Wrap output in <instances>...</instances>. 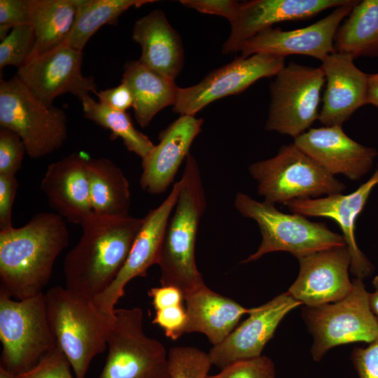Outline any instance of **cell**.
Listing matches in <instances>:
<instances>
[{"instance_id": "cell-42", "label": "cell", "mask_w": 378, "mask_h": 378, "mask_svg": "<svg viewBox=\"0 0 378 378\" xmlns=\"http://www.w3.org/2000/svg\"><path fill=\"white\" fill-rule=\"evenodd\" d=\"M96 95L99 103L115 111L127 112V109L133 106L132 93L123 82L116 87L100 90Z\"/></svg>"}, {"instance_id": "cell-24", "label": "cell", "mask_w": 378, "mask_h": 378, "mask_svg": "<svg viewBox=\"0 0 378 378\" xmlns=\"http://www.w3.org/2000/svg\"><path fill=\"white\" fill-rule=\"evenodd\" d=\"M132 38L141 46L139 60L144 64L175 80L183 68V47L180 36L163 11L154 10L138 19Z\"/></svg>"}, {"instance_id": "cell-19", "label": "cell", "mask_w": 378, "mask_h": 378, "mask_svg": "<svg viewBox=\"0 0 378 378\" xmlns=\"http://www.w3.org/2000/svg\"><path fill=\"white\" fill-rule=\"evenodd\" d=\"M293 143L332 176L342 174L352 181L367 174L378 155L375 148L354 141L338 125L311 128Z\"/></svg>"}, {"instance_id": "cell-16", "label": "cell", "mask_w": 378, "mask_h": 378, "mask_svg": "<svg viewBox=\"0 0 378 378\" xmlns=\"http://www.w3.org/2000/svg\"><path fill=\"white\" fill-rule=\"evenodd\" d=\"M298 275L287 293L307 307L337 302L351 290V256L346 246L329 248L297 258Z\"/></svg>"}, {"instance_id": "cell-35", "label": "cell", "mask_w": 378, "mask_h": 378, "mask_svg": "<svg viewBox=\"0 0 378 378\" xmlns=\"http://www.w3.org/2000/svg\"><path fill=\"white\" fill-rule=\"evenodd\" d=\"M25 145L22 139L13 130L0 129V175H15L21 169Z\"/></svg>"}, {"instance_id": "cell-39", "label": "cell", "mask_w": 378, "mask_h": 378, "mask_svg": "<svg viewBox=\"0 0 378 378\" xmlns=\"http://www.w3.org/2000/svg\"><path fill=\"white\" fill-rule=\"evenodd\" d=\"M351 360L358 378H378V335L364 348H356Z\"/></svg>"}, {"instance_id": "cell-3", "label": "cell", "mask_w": 378, "mask_h": 378, "mask_svg": "<svg viewBox=\"0 0 378 378\" xmlns=\"http://www.w3.org/2000/svg\"><path fill=\"white\" fill-rule=\"evenodd\" d=\"M179 182L157 265L160 286H174L185 295L205 285L196 265L195 242L206 199L199 165L190 153Z\"/></svg>"}, {"instance_id": "cell-46", "label": "cell", "mask_w": 378, "mask_h": 378, "mask_svg": "<svg viewBox=\"0 0 378 378\" xmlns=\"http://www.w3.org/2000/svg\"><path fill=\"white\" fill-rule=\"evenodd\" d=\"M0 378H16L14 375L6 371L3 367L0 366Z\"/></svg>"}, {"instance_id": "cell-10", "label": "cell", "mask_w": 378, "mask_h": 378, "mask_svg": "<svg viewBox=\"0 0 378 378\" xmlns=\"http://www.w3.org/2000/svg\"><path fill=\"white\" fill-rule=\"evenodd\" d=\"M351 292L344 298L316 307H305L302 316L313 337L312 358L320 361L332 348L365 342L378 335V322L371 311L369 292L363 279L353 281Z\"/></svg>"}, {"instance_id": "cell-30", "label": "cell", "mask_w": 378, "mask_h": 378, "mask_svg": "<svg viewBox=\"0 0 378 378\" xmlns=\"http://www.w3.org/2000/svg\"><path fill=\"white\" fill-rule=\"evenodd\" d=\"M154 0H77L73 27L64 43L82 50L92 35L105 24L116 25L118 18L132 7Z\"/></svg>"}, {"instance_id": "cell-43", "label": "cell", "mask_w": 378, "mask_h": 378, "mask_svg": "<svg viewBox=\"0 0 378 378\" xmlns=\"http://www.w3.org/2000/svg\"><path fill=\"white\" fill-rule=\"evenodd\" d=\"M148 295L152 299L155 310L183 304L184 295L181 290L171 286H160L148 290Z\"/></svg>"}, {"instance_id": "cell-11", "label": "cell", "mask_w": 378, "mask_h": 378, "mask_svg": "<svg viewBox=\"0 0 378 378\" xmlns=\"http://www.w3.org/2000/svg\"><path fill=\"white\" fill-rule=\"evenodd\" d=\"M326 80L321 67L290 62L270 83L271 102L265 129L294 139L318 118L321 89Z\"/></svg>"}, {"instance_id": "cell-38", "label": "cell", "mask_w": 378, "mask_h": 378, "mask_svg": "<svg viewBox=\"0 0 378 378\" xmlns=\"http://www.w3.org/2000/svg\"><path fill=\"white\" fill-rule=\"evenodd\" d=\"M187 322L186 307L183 304L156 310L153 323L159 326L165 335L175 340L185 334Z\"/></svg>"}, {"instance_id": "cell-15", "label": "cell", "mask_w": 378, "mask_h": 378, "mask_svg": "<svg viewBox=\"0 0 378 378\" xmlns=\"http://www.w3.org/2000/svg\"><path fill=\"white\" fill-rule=\"evenodd\" d=\"M358 1L349 0L326 17L309 26L293 30L268 28L248 39L240 46L242 57L266 53L286 57L302 55L323 61L335 52L334 39L341 22Z\"/></svg>"}, {"instance_id": "cell-14", "label": "cell", "mask_w": 378, "mask_h": 378, "mask_svg": "<svg viewBox=\"0 0 378 378\" xmlns=\"http://www.w3.org/2000/svg\"><path fill=\"white\" fill-rule=\"evenodd\" d=\"M180 188L179 181L164 201L150 210L134 240L127 258L111 284L93 299L103 312L113 315L115 305L124 295L127 284L137 276H145L147 270L158 263L166 228L176 205Z\"/></svg>"}, {"instance_id": "cell-13", "label": "cell", "mask_w": 378, "mask_h": 378, "mask_svg": "<svg viewBox=\"0 0 378 378\" xmlns=\"http://www.w3.org/2000/svg\"><path fill=\"white\" fill-rule=\"evenodd\" d=\"M83 53L65 43L31 58L18 69L16 76L44 105L51 107L62 94L71 93L80 100L97 87L92 76L82 72Z\"/></svg>"}, {"instance_id": "cell-31", "label": "cell", "mask_w": 378, "mask_h": 378, "mask_svg": "<svg viewBox=\"0 0 378 378\" xmlns=\"http://www.w3.org/2000/svg\"><path fill=\"white\" fill-rule=\"evenodd\" d=\"M84 116L111 132V139L120 138L126 148L142 159L153 149L155 145L144 134L136 130L127 112L111 109L89 95L81 100Z\"/></svg>"}, {"instance_id": "cell-20", "label": "cell", "mask_w": 378, "mask_h": 378, "mask_svg": "<svg viewBox=\"0 0 378 378\" xmlns=\"http://www.w3.org/2000/svg\"><path fill=\"white\" fill-rule=\"evenodd\" d=\"M349 0H252L239 3L231 31L222 52H238L240 46L257 34L284 21L303 20Z\"/></svg>"}, {"instance_id": "cell-17", "label": "cell", "mask_w": 378, "mask_h": 378, "mask_svg": "<svg viewBox=\"0 0 378 378\" xmlns=\"http://www.w3.org/2000/svg\"><path fill=\"white\" fill-rule=\"evenodd\" d=\"M302 304L287 292L253 307L248 317L209 354L212 365L223 368L234 362L262 356L282 319Z\"/></svg>"}, {"instance_id": "cell-32", "label": "cell", "mask_w": 378, "mask_h": 378, "mask_svg": "<svg viewBox=\"0 0 378 378\" xmlns=\"http://www.w3.org/2000/svg\"><path fill=\"white\" fill-rule=\"evenodd\" d=\"M212 365L208 353L190 346H176L168 351L169 378H207Z\"/></svg>"}, {"instance_id": "cell-8", "label": "cell", "mask_w": 378, "mask_h": 378, "mask_svg": "<svg viewBox=\"0 0 378 378\" xmlns=\"http://www.w3.org/2000/svg\"><path fill=\"white\" fill-rule=\"evenodd\" d=\"M0 125L15 132L33 159L48 155L67 138L64 110L37 99L15 75L0 82Z\"/></svg>"}, {"instance_id": "cell-22", "label": "cell", "mask_w": 378, "mask_h": 378, "mask_svg": "<svg viewBox=\"0 0 378 378\" xmlns=\"http://www.w3.org/2000/svg\"><path fill=\"white\" fill-rule=\"evenodd\" d=\"M203 120L192 115H180L159 135V143L141 160L139 183L150 195L164 193L173 183L190 148L200 133Z\"/></svg>"}, {"instance_id": "cell-37", "label": "cell", "mask_w": 378, "mask_h": 378, "mask_svg": "<svg viewBox=\"0 0 378 378\" xmlns=\"http://www.w3.org/2000/svg\"><path fill=\"white\" fill-rule=\"evenodd\" d=\"M25 24H29L28 0H0L1 41L13 28Z\"/></svg>"}, {"instance_id": "cell-41", "label": "cell", "mask_w": 378, "mask_h": 378, "mask_svg": "<svg viewBox=\"0 0 378 378\" xmlns=\"http://www.w3.org/2000/svg\"><path fill=\"white\" fill-rule=\"evenodd\" d=\"M181 4L200 13L216 15L232 22L237 14L239 2L233 0H182Z\"/></svg>"}, {"instance_id": "cell-29", "label": "cell", "mask_w": 378, "mask_h": 378, "mask_svg": "<svg viewBox=\"0 0 378 378\" xmlns=\"http://www.w3.org/2000/svg\"><path fill=\"white\" fill-rule=\"evenodd\" d=\"M335 52L359 57H378V0L358 1L338 27Z\"/></svg>"}, {"instance_id": "cell-5", "label": "cell", "mask_w": 378, "mask_h": 378, "mask_svg": "<svg viewBox=\"0 0 378 378\" xmlns=\"http://www.w3.org/2000/svg\"><path fill=\"white\" fill-rule=\"evenodd\" d=\"M234 206L242 216L257 223L262 236L257 251L242 263L255 261L272 252L286 251L298 258L346 246L342 234L330 230L325 223L312 222L298 214L283 213L274 204L256 201L245 193L236 195Z\"/></svg>"}, {"instance_id": "cell-12", "label": "cell", "mask_w": 378, "mask_h": 378, "mask_svg": "<svg viewBox=\"0 0 378 378\" xmlns=\"http://www.w3.org/2000/svg\"><path fill=\"white\" fill-rule=\"evenodd\" d=\"M285 66V57L257 53L235 58L207 74L192 86L179 88L173 111L192 115L211 102L244 91L262 78L275 76Z\"/></svg>"}, {"instance_id": "cell-21", "label": "cell", "mask_w": 378, "mask_h": 378, "mask_svg": "<svg viewBox=\"0 0 378 378\" xmlns=\"http://www.w3.org/2000/svg\"><path fill=\"white\" fill-rule=\"evenodd\" d=\"M89 157L69 154L48 165L41 189L49 206L66 221L81 225L93 213L88 175Z\"/></svg>"}, {"instance_id": "cell-36", "label": "cell", "mask_w": 378, "mask_h": 378, "mask_svg": "<svg viewBox=\"0 0 378 378\" xmlns=\"http://www.w3.org/2000/svg\"><path fill=\"white\" fill-rule=\"evenodd\" d=\"M71 366L63 351L57 346L30 370L16 378H74Z\"/></svg>"}, {"instance_id": "cell-1", "label": "cell", "mask_w": 378, "mask_h": 378, "mask_svg": "<svg viewBox=\"0 0 378 378\" xmlns=\"http://www.w3.org/2000/svg\"><path fill=\"white\" fill-rule=\"evenodd\" d=\"M66 220L40 212L20 227L0 231V294L22 300L43 293L69 242Z\"/></svg>"}, {"instance_id": "cell-23", "label": "cell", "mask_w": 378, "mask_h": 378, "mask_svg": "<svg viewBox=\"0 0 378 378\" xmlns=\"http://www.w3.org/2000/svg\"><path fill=\"white\" fill-rule=\"evenodd\" d=\"M354 60L335 52L321 61L326 87L318 119L324 126H342L366 104L368 74L358 69Z\"/></svg>"}, {"instance_id": "cell-4", "label": "cell", "mask_w": 378, "mask_h": 378, "mask_svg": "<svg viewBox=\"0 0 378 378\" xmlns=\"http://www.w3.org/2000/svg\"><path fill=\"white\" fill-rule=\"evenodd\" d=\"M45 297L57 345L69 360L76 378H85L93 358L107 348L113 315L100 310L92 299L66 287H52Z\"/></svg>"}, {"instance_id": "cell-45", "label": "cell", "mask_w": 378, "mask_h": 378, "mask_svg": "<svg viewBox=\"0 0 378 378\" xmlns=\"http://www.w3.org/2000/svg\"><path fill=\"white\" fill-rule=\"evenodd\" d=\"M374 291L369 293V304L372 312L378 322V275L372 280Z\"/></svg>"}, {"instance_id": "cell-27", "label": "cell", "mask_w": 378, "mask_h": 378, "mask_svg": "<svg viewBox=\"0 0 378 378\" xmlns=\"http://www.w3.org/2000/svg\"><path fill=\"white\" fill-rule=\"evenodd\" d=\"M88 175L94 213L114 217L129 216L130 184L119 167L106 158H89Z\"/></svg>"}, {"instance_id": "cell-26", "label": "cell", "mask_w": 378, "mask_h": 378, "mask_svg": "<svg viewBox=\"0 0 378 378\" xmlns=\"http://www.w3.org/2000/svg\"><path fill=\"white\" fill-rule=\"evenodd\" d=\"M121 82L132 93L134 117L143 128L159 111L174 106L176 102L179 87L174 80L148 68L139 59L125 64Z\"/></svg>"}, {"instance_id": "cell-33", "label": "cell", "mask_w": 378, "mask_h": 378, "mask_svg": "<svg viewBox=\"0 0 378 378\" xmlns=\"http://www.w3.org/2000/svg\"><path fill=\"white\" fill-rule=\"evenodd\" d=\"M35 44V33L30 24L13 28L0 43V69L22 66L30 59Z\"/></svg>"}, {"instance_id": "cell-34", "label": "cell", "mask_w": 378, "mask_h": 378, "mask_svg": "<svg viewBox=\"0 0 378 378\" xmlns=\"http://www.w3.org/2000/svg\"><path fill=\"white\" fill-rule=\"evenodd\" d=\"M207 378H276L273 361L265 356L238 360Z\"/></svg>"}, {"instance_id": "cell-25", "label": "cell", "mask_w": 378, "mask_h": 378, "mask_svg": "<svg viewBox=\"0 0 378 378\" xmlns=\"http://www.w3.org/2000/svg\"><path fill=\"white\" fill-rule=\"evenodd\" d=\"M184 302L187 314L185 333H202L213 346L223 342L240 318L253 310V307H244L206 285L185 295Z\"/></svg>"}, {"instance_id": "cell-44", "label": "cell", "mask_w": 378, "mask_h": 378, "mask_svg": "<svg viewBox=\"0 0 378 378\" xmlns=\"http://www.w3.org/2000/svg\"><path fill=\"white\" fill-rule=\"evenodd\" d=\"M366 104L378 108V73L368 74Z\"/></svg>"}, {"instance_id": "cell-2", "label": "cell", "mask_w": 378, "mask_h": 378, "mask_svg": "<svg viewBox=\"0 0 378 378\" xmlns=\"http://www.w3.org/2000/svg\"><path fill=\"white\" fill-rule=\"evenodd\" d=\"M143 218L92 214L80 225L82 234L66 255V288L94 299L114 281L123 267Z\"/></svg>"}, {"instance_id": "cell-9", "label": "cell", "mask_w": 378, "mask_h": 378, "mask_svg": "<svg viewBox=\"0 0 378 378\" xmlns=\"http://www.w3.org/2000/svg\"><path fill=\"white\" fill-rule=\"evenodd\" d=\"M100 378H169L168 352L144 329L139 307L115 309Z\"/></svg>"}, {"instance_id": "cell-7", "label": "cell", "mask_w": 378, "mask_h": 378, "mask_svg": "<svg viewBox=\"0 0 378 378\" xmlns=\"http://www.w3.org/2000/svg\"><path fill=\"white\" fill-rule=\"evenodd\" d=\"M248 172L257 182L258 195L274 205L346 190L344 183L294 143L281 147L273 158L250 164Z\"/></svg>"}, {"instance_id": "cell-28", "label": "cell", "mask_w": 378, "mask_h": 378, "mask_svg": "<svg viewBox=\"0 0 378 378\" xmlns=\"http://www.w3.org/2000/svg\"><path fill=\"white\" fill-rule=\"evenodd\" d=\"M76 1L28 0L29 21L36 36L31 58L65 42L74 23Z\"/></svg>"}, {"instance_id": "cell-6", "label": "cell", "mask_w": 378, "mask_h": 378, "mask_svg": "<svg viewBox=\"0 0 378 378\" xmlns=\"http://www.w3.org/2000/svg\"><path fill=\"white\" fill-rule=\"evenodd\" d=\"M1 365L17 376L32 368L54 350L45 293L15 300L0 294Z\"/></svg>"}, {"instance_id": "cell-18", "label": "cell", "mask_w": 378, "mask_h": 378, "mask_svg": "<svg viewBox=\"0 0 378 378\" xmlns=\"http://www.w3.org/2000/svg\"><path fill=\"white\" fill-rule=\"evenodd\" d=\"M377 185L378 166L367 181L349 194L337 193L323 197L298 199L285 204L295 214L334 220L342 230L351 256L350 272L356 278L361 279L372 273L373 267L356 241L355 224L371 192Z\"/></svg>"}, {"instance_id": "cell-40", "label": "cell", "mask_w": 378, "mask_h": 378, "mask_svg": "<svg viewBox=\"0 0 378 378\" xmlns=\"http://www.w3.org/2000/svg\"><path fill=\"white\" fill-rule=\"evenodd\" d=\"M15 175H0V231L12 228V209L18 188Z\"/></svg>"}]
</instances>
